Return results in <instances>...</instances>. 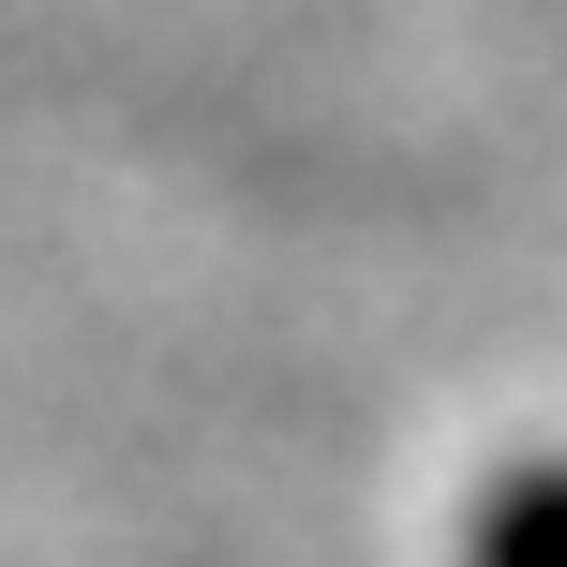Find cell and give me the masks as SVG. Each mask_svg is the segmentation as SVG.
<instances>
[{
  "instance_id": "cell-1",
  "label": "cell",
  "mask_w": 567,
  "mask_h": 567,
  "mask_svg": "<svg viewBox=\"0 0 567 567\" xmlns=\"http://www.w3.org/2000/svg\"><path fill=\"white\" fill-rule=\"evenodd\" d=\"M478 567H567V478H508L478 508Z\"/></svg>"
}]
</instances>
